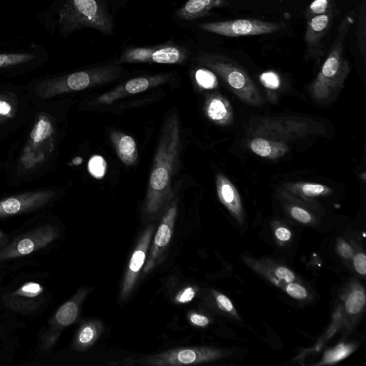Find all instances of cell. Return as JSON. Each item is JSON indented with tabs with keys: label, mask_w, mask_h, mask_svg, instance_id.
<instances>
[{
	"label": "cell",
	"mask_w": 366,
	"mask_h": 366,
	"mask_svg": "<svg viewBox=\"0 0 366 366\" xmlns=\"http://www.w3.org/2000/svg\"><path fill=\"white\" fill-rule=\"evenodd\" d=\"M180 150V129L175 114L170 116L162 129L150 177L145 210L157 212L171 197V181Z\"/></svg>",
	"instance_id": "cell-1"
},
{
	"label": "cell",
	"mask_w": 366,
	"mask_h": 366,
	"mask_svg": "<svg viewBox=\"0 0 366 366\" xmlns=\"http://www.w3.org/2000/svg\"><path fill=\"white\" fill-rule=\"evenodd\" d=\"M58 26L63 35L83 28H92L108 36L114 32L105 0H61Z\"/></svg>",
	"instance_id": "cell-2"
},
{
	"label": "cell",
	"mask_w": 366,
	"mask_h": 366,
	"mask_svg": "<svg viewBox=\"0 0 366 366\" xmlns=\"http://www.w3.org/2000/svg\"><path fill=\"white\" fill-rule=\"evenodd\" d=\"M189 57L183 47L166 43L152 47L128 48L120 56L119 63H156L174 65L184 63Z\"/></svg>",
	"instance_id": "cell-3"
},
{
	"label": "cell",
	"mask_w": 366,
	"mask_h": 366,
	"mask_svg": "<svg viewBox=\"0 0 366 366\" xmlns=\"http://www.w3.org/2000/svg\"><path fill=\"white\" fill-rule=\"evenodd\" d=\"M285 27L283 23H271L255 19L206 23L199 26V28L204 31L228 38L273 34L283 30Z\"/></svg>",
	"instance_id": "cell-4"
},
{
	"label": "cell",
	"mask_w": 366,
	"mask_h": 366,
	"mask_svg": "<svg viewBox=\"0 0 366 366\" xmlns=\"http://www.w3.org/2000/svg\"><path fill=\"white\" fill-rule=\"evenodd\" d=\"M58 236V229L52 225L36 229L0 251V262L30 255L48 246Z\"/></svg>",
	"instance_id": "cell-5"
},
{
	"label": "cell",
	"mask_w": 366,
	"mask_h": 366,
	"mask_svg": "<svg viewBox=\"0 0 366 366\" xmlns=\"http://www.w3.org/2000/svg\"><path fill=\"white\" fill-rule=\"evenodd\" d=\"M216 356V351L210 348H176L143 357L139 362L143 365L155 366L186 365L209 361Z\"/></svg>",
	"instance_id": "cell-6"
},
{
	"label": "cell",
	"mask_w": 366,
	"mask_h": 366,
	"mask_svg": "<svg viewBox=\"0 0 366 366\" xmlns=\"http://www.w3.org/2000/svg\"><path fill=\"white\" fill-rule=\"evenodd\" d=\"M333 20V11L308 20L304 37L307 58H321L324 56Z\"/></svg>",
	"instance_id": "cell-7"
},
{
	"label": "cell",
	"mask_w": 366,
	"mask_h": 366,
	"mask_svg": "<svg viewBox=\"0 0 366 366\" xmlns=\"http://www.w3.org/2000/svg\"><path fill=\"white\" fill-rule=\"evenodd\" d=\"M5 305L12 311L31 313L45 302L44 288L37 283L29 282L14 293L4 296Z\"/></svg>",
	"instance_id": "cell-8"
},
{
	"label": "cell",
	"mask_w": 366,
	"mask_h": 366,
	"mask_svg": "<svg viewBox=\"0 0 366 366\" xmlns=\"http://www.w3.org/2000/svg\"><path fill=\"white\" fill-rule=\"evenodd\" d=\"M170 75L162 74L148 77H140L130 80L116 89L104 94L92 104L110 105L115 100L128 95L144 92L150 88L163 84L169 80Z\"/></svg>",
	"instance_id": "cell-9"
},
{
	"label": "cell",
	"mask_w": 366,
	"mask_h": 366,
	"mask_svg": "<svg viewBox=\"0 0 366 366\" xmlns=\"http://www.w3.org/2000/svg\"><path fill=\"white\" fill-rule=\"evenodd\" d=\"M78 314L79 304L76 298L63 305L50 321L47 331L42 335V348H51L59 338L62 329L72 325Z\"/></svg>",
	"instance_id": "cell-10"
},
{
	"label": "cell",
	"mask_w": 366,
	"mask_h": 366,
	"mask_svg": "<svg viewBox=\"0 0 366 366\" xmlns=\"http://www.w3.org/2000/svg\"><path fill=\"white\" fill-rule=\"evenodd\" d=\"M51 198L48 193L28 194L0 202V218H6L36 209Z\"/></svg>",
	"instance_id": "cell-11"
},
{
	"label": "cell",
	"mask_w": 366,
	"mask_h": 366,
	"mask_svg": "<svg viewBox=\"0 0 366 366\" xmlns=\"http://www.w3.org/2000/svg\"><path fill=\"white\" fill-rule=\"evenodd\" d=\"M152 231V228H150L145 231L130 259L122 290L121 298L123 300L128 297L132 291L139 273L145 263Z\"/></svg>",
	"instance_id": "cell-12"
},
{
	"label": "cell",
	"mask_w": 366,
	"mask_h": 366,
	"mask_svg": "<svg viewBox=\"0 0 366 366\" xmlns=\"http://www.w3.org/2000/svg\"><path fill=\"white\" fill-rule=\"evenodd\" d=\"M228 5L227 0H189L177 11L176 16L181 21H196L208 16L214 9Z\"/></svg>",
	"instance_id": "cell-13"
},
{
	"label": "cell",
	"mask_w": 366,
	"mask_h": 366,
	"mask_svg": "<svg viewBox=\"0 0 366 366\" xmlns=\"http://www.w3.org/2000/svg\"><path fill=\"white\" fill-rule=\"evenodd\" d=\"M110 137L121 161L127 166L134 164L138 157L135 140L130 135L117 131L112 132Z\"/></svg>",
	"instance_id": "cell-14"
},
{
	"label": "cell",
	"mask_w": 366,
	"mask_h": 366,
	"mask_svg": "<svg viewBox=\"0 0 366 366\" xmlns=\"http://www.w3.org/2000/svg\"><path fill=\"white\" fill-rule=\"evenodd\" d=\"M176 214L177 209L175 205H173L167 211L156 234L152 249V258H155L159 252L169 244L172 236Z\"/></svg>",
	"instance_id": "cell-15"
},
{
	"label": "cell",
	"mask_w": 366,
	"mask_h": 366,
	"mask_svg": "<svg viewBox=\"0 0 366 366\" xmlns=\"http://www.w3.org/2000/svg\"><path fill=\"white\" fill-rule=\"evenodd\" d=\"M100 326L95 323H89L80 328L75 342L78 349H85L95 343L100 333Z\"/></svg>",
	"instance_id": "cell-16"
},
{
	"label": "cell",
	"mask_w": 366,
	"mask_h": 366,
	"mask_svg": "<svg viewBox=\"0 0 366 366\" xmlns=\"http://www.w3.org/2000/svg\"><path fill=\"white\" fill-rule=\"evenodd\" d=\"M333 0H314L305 11L308 20L333 11Z\"/></svg>",
	"instance_id": "cell-17"
},
{
	"label": "cell",
	"mask_w": 366,
	"mask_h": 366,
	"mask_svg": "<svg viewBox=\"0 0 366 366\" xmlns=\"http://www.w3.org/2000/svg\"><path fill=\"white\" fill-rule=\"evenodd\" d=\"M35 58V56L29 53L0 54V68L26 63Z\"/></svg>",
	"instance_id": "cell-18"
},
{
	"label": "cell",
	"mask_w": 366,
	"mask_h": 366,
	"mask_svg": "<svg viewBox=\"0 0 366 366\" xmlns=\"http://www.w3.org/2000/svg\"><path fill=\"white\" fill-rule=\"evenodd\" d=\"M365 303L363 291L355 290L348 296L345 303L346 310L350 314H356L361 311Z\"/></svg>",
	"instance_id": "cell-19"
},
{
	"label": "cell",
	"mask_w": 366,
	"mask_h": 366,
	"mask_svg": "<svg viewBox=\"0 0 366 366\" xmlns=\"http://www.w3.org/2000/svg\"><path fill=\"white\" fill-rule=\"evenodd\" d=\"M53 132V127L51 123L44 119H41L33 130L31 138L34 142L40 143L50 137Z\"/></svg>",
	"instance_id": "cell-20"
},
{
	"label": "cell",
	"mask_w": 366,
	"mask_h": 366,
	"mask_svg": "<svg viewBox=\"0 0 366 366\" xmlns=\"http://www.w3.org/2000/svg\"><path fill=\"white\" fill-rule=\"evenodd\" d=\"M196 80L199 86L205 89H213L217 85V78L210 70L202 68L196 72Z\"/></svg>",
	"instance_id": "cell-21"
},
{
	"label": "cell",
	"mask_w": 366,
	"mask_h": 366,
	"mask_svg": "<svg viewBox=\"0 0 366 366\" xmlns=\"http://www.w3.org/2000/svg\"><path fill=\"white\" fill-rule=\"evenodd\" d=\"M88 169L93 177L98 179H101L106 173V161L102 156L95 155L92 157L89 161Z\"/></svg>",
	"instance_id": "cell-22"
},
{
	"label": "cell",
	"mask_w": 366,
	"mask_h": 366,
	"mask_svg": "<svg viewBox=\"0 0 366 366\" xmlns=\"http://www.w3.org/2000/svg\"><path fill=\"white\" fill-rule=\"evenodd\" d=\"M227 113L226 107L220 99H214L209 103L208 114L212 120L216 121L224 120L226 117Z\"/></svg>",
	"instance_id": "cell-23"
},
{
	"label": "cell",
	"mask_w": 366,
	"mask_h": 366,
	"mask_svg": "<svg viewBox=\"0 0 366 366\" xmlns=\"http://www.w3.org/2000/svg\"><path fill=\"white\" fill-rule=\"evenodd\" d=\"M350 352V347L341 344L334 350H331L325 353L324 362L330 363L339 361L347 356Z\"/></svg>",
	"instance_id": "cell-24"
},
{
	"label": "cell",
	"mask_w": 366,
	"mask_h": 366,
	"mask_svg": "<svg viewBox=\"0 0 366 366\" xmlns=\"http://www.w3.org/2000/svg\"><path fill=\"white\" fill-rule=\"evenodd\" d=\"M252 150L261 157H268L272 152L270 143L265 139H255L251 145Z\"/></svg>",
	"instance_id": "cell-25"
},
{
	"label": "cell",
	"mask_w": 366,
	"mask_h": 366,
	"mask_svg": "<svg viewBox=\"0 0 366 366\" xmlns=\"http://www.w3.org/2000/svg\"><path fill=\"white\" fill-rule=\"evenodd\" d=\"M220 195L223 202L228 206H232L236 200L235 192L229 183H223L220 187Z\"/></svg>",
	"instance_id": "cell-26"
},
{
	"label": "cell",
	"mask_w": 366,
	"mask_h": 366,
	"mask_svg": "<svg viewBox=\"0 0 366 366\" xmlns=\"http://www.w3.org/2000/svg\"><path fill=\"white\" fill-rule=\"evenodd\" d=\"M261 80L263 84L271 89H277L280 86V79L273 72H268L261 75Z\"/></svg>",
	"instance_id": "cell-27"
},
{
	"label": "cell",
	"mask_w": 366,
	"mask_h": 366,
	"mask_svg": "<svg viewBox=\"0 0 366 366\" xmlns=\"http://www.w3.org/2000/svg\"><path fill=\"white\" fill-rule=\"evenodd\" d=\"M287 293L296 299H304L308 293L306 289L300 285L291 283L286 287Z\"/></svg>",
	"instance_id": "cell-28"
},
{
	"label": "cell",
	"mask_w": 366,
	"mask_h": 366,
	"mask_svg": "<svg viewBox=\"0 0 366 366\" xmlns=\"http://www.w3.org/2000/svg\"><path fill=\"white\" fill-rule=\"evenodd\" d=\"M291 216L297 221L303 223L308 224L311 221L310 215L305 210L294 207L291 209Z\"/></svg>",
	"instance_id": "cell-29"
},
{
	"label": "cell",
	"mask_w": 366,
	"mask_h": 366,
	"mask_svg": "<svg viewBox=\"0 0 366 366\" xmlns=\"http://www.w3.org/2000/svg\"><path fill=\"white\" fill-rule=\"evenodd\" d=\"M353 265L356 271L361 275L366 274V256L363 253L357 254L353 259Z\"/></svg>",
	"instance_id": "cell-30"
},
{
	"label": "cell",
	"mask_w": 366,
	"mask_h": 366,
	"mask_svg": "<svg viewBox=\"0 0 366 366\" xmlns=\"http://www.w3.org/2000/svg\"><path fill=\"white\" fill-rule=\"evenodd\" d=\"M302 191L307 196L314 197L323 194L325 188L318 184H305L303 187Z\"/></svg>",
	"instance_id": "cell-31"
},
{
	"label": "cell",
	"mask_w": 366,
	"mask_h": 366,
	"mask_svg": "<svg viewBox=\"0 0 366 366\" xmlns=\"http://www.w3.org/2000/svg\"><path fill=\"white\" fill-rule=\"evenodd\" d=\"M196 292L194 289L189 287L182 292L179 293L176 298L177 302L181 303H187L191 302L195 297Z\"/></svg>",
	"instance_id": "cell-32"
},
{
	"label": "cell",
	"mask_w": 366,
	"mask_h": 366,
	"mask_svg": "<svg viewBox=\"0 0 366 366\" xmlns=\"http://www.w3.org/2000/svg\"><path fill=\"white\" fill-rule=\"evenodd\" d=\"M276 275L279 279L284 280L287 283H292L295 280L293 273L284 267L278 268L276 271Z\"/></svg>",
	"instance_id": "cell-33"
},
{
	"label": "cell",
	"mask_w": 366,
	"mask_h": 366,
	"mask_svg": "<svg viewBox=\"0 0 366 366\" xmlns=\"http://www.w3.org/2000/svg\"><path fill=\"white\" fill-rule=\"evenodd\" d=\"M338 249L339 253L345 258H350L353 256V251L351 246L344 241L338 244Z\"/></svg>",
	"instance_id": "cell-34"
},
{
	"label": "cell",
	"mask_w": 366,
	"mask_h": 366,
	"mask_svg": "<svg viewBox=\"0 0 366 366\" xmlns=\"http://www.w3.org/2000/svg\"><path fill=\"white\" fill-rule=\"evenodd\" d=\"M190 319L192 323L201 327L206 326L209 323V319L200 314H193L191 315Z\"/></svg>",
	"instance_id": "cell-35"
},
{
	"label": "cell",
	"mask_w": 366,
	"mask_h": 366,
	"mask_svg": "<svg viewBox=\"0 0 366 366\" xmlns=\"http://www.w3.org/2000/svg\"><path fill=\"white\" fill-rule=\"evenodd\" d=\"M219 304L226 311L231 312L234 310V305L231 300L224 295L217 297Z\"/></svg>",
	"instance_id": "cell-36"
},
{
	"label": "cell",
	"mask_w": 366,
	"mask_h": 366,
	"mask_svg": "<svg viewBox=\"0 0 366 366\" xmlns=\"http://www.w3.org/2000/svg\"><path fill=\"white\" fill-rule=\"evenodd\" d=\"M276 236L281 241H287L291 238V233L285 228H279L276 231Z\"/></svg>",
	"instance_id": "cell-37"
},
{
	"label": "cell",
	"mask_w": 366,
	"mask_h": 366,
	"mask_svg": "<svg viewBox=\"0 0 366 366\" xmlns=\"http://www.w3.org/2000/svg\"><path fill=\"white\" fill-rule=\"evenodd\" d=\"M11 111V106L7 102L0 101V115H6Z\"/></svg>",
	"instance_id": "cell-38"
},
{
	"label": "cell",
	"mask_w": 366,
	"mask_h": 366,
	"mask_svg": "<svg viewBox=\"0 0 366 366\" xmlns=\"http://www.w3.org/2000/svg\"><path fill=\"white\" fill-rule=\"evenodd\" d=\"M9 242L8 236L0 231V251L4 249Z\"/></svg>",
	"instance_id": "cell-39"
}]
</instances>
